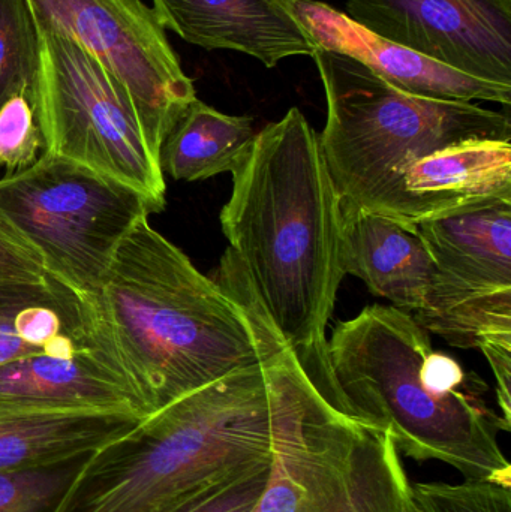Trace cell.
I'll return each mask as SVG.
<instances>
[{
    "mask_svg": "<svg viewBox=\"0 0 511 512\" xmlns=\"http://www.w3.org/2000/svg\"><path fill=\"white\" fill-rule=\"evenodd\" d=\"M511 200V140L459 141L396 168L360 210L402 227Z\"/></svg>",
    "mask_w": 511,
    "mask_h": 512,
    "instance_id": "obj_11",
    "label": "cell"
},
{
    "mask_svg": "<svg viewBox=\"0 0 511 512\" xmlns=\"http://www.w3.org/2000/svg\"><path fill=\"white\" fill-rule=\"evenodd\" d=\"M143 420L122 411L0 408V472L90 456Z\"/></svg>",
    "mask_w": 511,
    "mask_h": 512,
    "instance_id": "obj_17",
    "label": "cell"
},
{
    "mask_svg": "<svg viewBox=\"0 0 511 512\" xmlns=\"http://www.w3.org/2000/svg\"><path fill=\"white\" fill-rule=\"evenodd\" d=\"M345 14L435 62L511 86V0H347Z\"/></svg>",
    "mask_w": 511,
    "mask_h": 512,
    "instance_id": "obj_10",
    "label": "cell"
},
{
    "mask_svg": "<svg viewBox=\"0 0 511 512\" xmlns=\"http://www.w3.org/2000/svg\"><path fill=\"white\" fill-rule=\"evenodd\" d=\"M446 292L489 295L511 291V200L459 210L417 225Z\"/></svg>",
    "mask_w": 511,
    "mask_h": 512,
    "instance_id": "obj_16",
    "label": "cell"
},
{
    "mask_svg": "<svg viewBox=\"0 0 511 512\" xmlns=\"http://www.w3.org/2000/svg\"><path fill=\"white\" fill-rule=\"evenodd\" d=\"M297 0H152L161 26L206 50H233L275 68L320 50L296 12Z\"/></svg>",
    "mask_w": 511,
    "mask_h": 512,
    "instance_id": "obj_13",
    "label": "cell"
},
{
    "mask_svg": "<svg viewBox=\"0 0 511 512\" xmlns=\"http://www.w3.org/2000/svg\"><path fill=\"white\" fill-rule=\"evenodd\" d=\"M402 512H423L422 508L414 501L413 495H411V489H408L407 496H405Z\"/></svg>",
    "mask_w": 511,
    "mask_h": 512,
    "instance_id": "obj_26",
    "label": "cell"
},
{
    "mask_svg": "<svg viewBox=\"0 0 511 512\" xmlns=\"http://www.w3.org/2000/svg\"><path fill=\"white\" fill-rule=\"evenodd\" d=\"M87 457L0 472V512H56Z\"/></svg>",
    "mask_w": 511,
    "mask_h": 512,
    "instance_id": "obj_21",
    "label": "cell"
},
{
    "mask_svg": "<svg viewBox=\"0 0 511 512\" xmlns=\"http://www.w3.org/2000/svg\"><path fill=\"white\" fill-rule=\"evenodd\" d=\"M36 63L38 33L26 0H0V107L32 93Z\"/></svg>",
    "mask_w": 511,
    "mask_h": 512,
    "instance_id": "obj_20",
    "label": "cell"
},
{
    "mask_svg": "<svg viewBox=\"0 0 511 512\" xmlns=\"http://www.w3.org/2000/svg\"><path fill=\"white\" fill-rule=\"evenodd\" d=\"M78 295L87 342L147 417L288 346L233 249L204 276L147 219L122 240L99 288Z\"/></svg>",
    "mask_w": 511,
    "mask_h": 512,
    "instance_id": "obj_1",
    "label": "cell"
},
{
    "mask_svg": "<svg viewBox=\"0 0 511 512\" xmlns=\"http://www.w3.org/2000/svg\"><path fill=\"white\" fill-rule=\"evenodd\" d=\"M0 213L41 254L50 276L92 294L122 240L155 212L137 189L42 152L32 167L0 177Z\"/></svg>",
    "mask_w": 511,
    "mask_h": 512,
    "instance_id": "obj_7",
    "label": "cell"
},
{
    "mask_svg": "<svg viewBox=\"0 0 511 512\" xmlns=\"http://www.w3.org/2000/svg\"><path fill=\"white\" fill-rule=\"evenodd\" d=\"M44 150L36 122L32 93L11 96L0 107V168L5 176L32 167Z\"/></svg>",
    "mask_w": 511,
    "mask_h": 512,
    "instance_id": "obj_23",
    "label": "cell"
},
{
    "mask_svg": "<svg viewBox=\"0 0 511 512\" xmlns=\"http://www.w3.org/2000/svg\"><path fill=\"white\" fill-rule=\"evenodd\" d=\"M270 463L207 487L171 512H251L269 475Z\"/></svg>",
    "mask_w": 511,
    "mask_h": 512,
    "instance_id": "obj_24",
    "label": "cell"
},
{
    "mask_svg": "<svg viewBox=\"0 0 511 512\" xmlns=\"http://www.w3.org/2000/svg\"><path fill=\"white\" fill-rule=\"evenodd\" d=\"M47 276L41 254L0 213V285L41 282Z\"/></svg>",
    "mask_w": 511,
    "mask_h": 512,
    "instance_id": "obj_25",
    "label": "cell"
},
{
    "mask_svg": "<svg viewBox=\"0 0 511 512\" xmlns=\"http://www.w3.org/2000/svg\"><path fill=\"white\" fill-rule=\"evenodd\" d=\"M312 59L327 101L318 140L342 206L362 209L396 168L441 147L511 140L509 110L411 95L335 51L320 48Z\"/></svg>",
    "mask_w": 511,
    "mask_h": 512,
    "instance_id": "obj_6",
    "label": "cell"
},
{
    "mask_svg": "<svg viewBox=\"0 0 511 512\" xmlns=\"http://www.w3.org/2000/svg\"><path fill=\"white\" fill-rule=\"evenodd\" d=\"M89 346L80 295L48 274L0 285V366L30 355L75 354Z\"/></svg>",
    "mask_w": 511,
    "mask_h": 512,
    "instance_id": "obj_18",
    "label": "cell"
},
{
    "mask_svg": "<svg viewBox=\"0 0 511 512\" xmlns=\"http://www.w3.org/2000/svg\"><path fill=\"white\" fill-rule=\"evenodd\" d=\"M410 484L392 435L342 412L287 346L273 364L269 475L251 512H402Z\"/></svg>",
    "mask_w": 511,
    "mask_h": 512,
    "instance_id": "obj_5",
    "label": "cell"
},
{
    "mask_svg": "<svg viewBox=\"0 0 511 512\" xmlns=\"http://www.w3.org/2000/svg\"><path fill=\"white\" fill-rule=\"evenodd\" d=\"M32 105L44 152L131 186L165 209L164 173L125 96L75 42L36 26Z\"/></svg>",
    "mask_w": 511,
    "mask_h": 512,
    "instance_id": "obj_8",
    "label": "cell"
},
{
    "mask_svg": "<svg viewBox=\"0 0 511 512\" xmlns=\"http://www.w3.org/2000/svg\"><path fill=\"white\" fill-rule=\"evenodd\" d=\"M33 23L75 42L120 90L159 162L162 144L197 99L155 12L141 0H26Z\"/></svg>",
    "mask_w": 511,
    "mask_h": 512,
    "instance_id": "obj_9",
    "label": "cell"
},
{
    "mask_svg": "<svg viewBox=\"0 0 511 512\" xmlns=\"http://www.w3.org/2000/svg\"><path fill=\"white\" fill-rule=\"evenodd\" d=\"M2 409H93L146 418L140 397L92 346L75 354L30 355L0 366Z\"/></svg>",
    "mask_w": 511,
    "mask_h": 512,
    "instance_id": "obj_14",
    "label": "cell"
},
{
    "mask_svg": "<svg viewBox=\"0 0 511 512\" xmlns=\"http://www.w3.org/2000/svg\"><path fill=\"white\" fill-rule=\"evenodd\" d=\"M219 221L267 315L327 384L326 331L345 276L342 201L299 108L255 134Z\"/></svg>",
    "mask_w": 511,
    "mask_h": 512,
    "instance_id": "obj_2",
    "label": "cell"
},
{
    "mask_svg": "<svg viewBox=\"0 0 511 512\" xmlns=\"http://www.w3.org/2000/svg\"><path fill=\"white\" fill-rule=\"evenodd\" d=\"M251 117L228 116L195 99L159 153V167L171 179L198 182L239 168L254 143Z\"/></svg>",
    "mask_w": 511,
    "mask_h": 512,
    "instance_id": "obj_19",
    "label": "cell"
},
{
    "mask_svg": "<svg viewBox=\"0 0 511 512\" xmlns=\"http://www.w3.org/2000/svg\"><path fill=\"white\" fill-rule=\"evenodd\" d=\"M296 12L320 48L357 60L404 92L438 101L497 102L510 108L511 86L480 80L435 62L371 32L326 3L297 0Z\"/></svg>",
    "mask_w": 511,
    "mask_h": 512,
    "instance_id": "obj_12",
    "label": "cell"
},
{
    "mask_svg": "<svg viewBox=\"0 0 511 512\" xmlns=\"http://www.w3.org/2000/svg\"><path fill=\"white\" fill-rule=\"evenodd\" d=\"M411 495L423 512H511V487L467 478L464 483H414Z\"/></svg>",
    "mask_w": 511,
    "mask_h": 512,
    "instance_id": "obj_22",
    "label": "cell"
},
{
    "mask_svg": "<svg viewBox=\"0 0 511 512\" xmlns=\"http://www.w3.org/2000/svg\"><path fill=\"white\" fill-rule=\"evenodd\" d=\"M341 267L396 309H423L437 264L416 230L375 213L342 206Z\"/></svg>",
    "mask_w": 511,
    "mask_h": 512,
    "instance_id": "obj_15",
    "label": "cell"
},
{
    "mask_svg": "<svg viewBox=\"0 0 511 512\" xmlns=\"http://www.w3.org/2000/svg\"><path fill=\"white\" fill-rule=\"evenodd\" d=\"M327 393L345 414L387 430L399 453L438 460L465 478L511 487L498 433L510 432L486 402L488 385L435 351L404 310L365 307L327 340Z\"/></svg>",
    "mask_w": 511,
    "mask_h": 512,
    "instance_id": "obj_3",
    "label": "cell"
},
{
    "mask_svg": "<svg viewBox=\"0 0 511 512\" xmlns=\"http://www.w3.org/2000/svg\"><path fill=\"white\" fill-rule=\"evenodd\" d=\"M278 355L165 406L90 454L56 512H171L270 463Z\"/></svg>",
    "mask_w": 511,
    "mask_h": 512,
    "instance_id": "obj_4",
    "label": "cell"
}]
</instances>
